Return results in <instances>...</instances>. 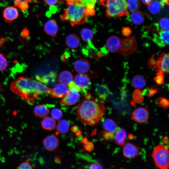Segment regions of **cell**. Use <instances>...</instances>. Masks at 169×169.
<instances>
[{"mask_svg":"<svg viewBox=\"0 0 169 169\" xmlns=\"http://www.w3.org/2000/svg\"><path fill=\"white\" fill-rule=\"evenodd\" d=\"M152 156L155 165L161 169H167L169 167V151L164 144L158 145L153 150Z\"/></svg>","mask_w":169,"mask_h":169,"instance_id":"5","label":"cell"},{"mask_svg":"<svg viewBox=\"0 0 169 169\" xmlns=\"http://www.w3.org/2000/svg\"><path fill=\"white\" fill-rule=\"evenodd\" d=\"M121 45L120 39L116 36H111L107 40L106 47L107 49L111 53H114L119 51Z\"/></svg>","mask_w":169,"mask_h":169,"instance_id":"14","label":"cell"},{"mask_svg":"<svg viewBox=\"0 0 169 169\" xmlns=\"http://www.w3.org/2000/svg\"><path fill=\"white\" fill-rule=\"evenodd\" d=\"M158 1L163 8L165 4L168 5L169 0H155Z\"/></svg>","mask_w":169,"mask_h":169,"instance_id":"48","label":"cell"},{"mask_svg":"<svg viewBox=\"0 0 169 169\" xmlns=\"http://www.w3.org/2000/svg\"><path fill=\"white\" fill-rule=\"evenodd\" d=\"M157 64V61L154 58V54H153L149 59L148 63L149 67L151 69L155 68Z\"/></svg>","mask_w":169,"mask_h":169,"instance_id":"40","label":"cell"},{"mask_svg":"<svg viewBox=\"0 0 169 169\" xmlns=\"http://www.w3.org/2000/svg\"><path fill=\"white\" fill-rule=\"evenodd\" d=\"M67 7L61 16L62 20L68 21L72 26L84 23L88 15L93 16L95 11L86 8L80 0H65Z\"/></svg>","mask_w":169,"mask_h":169,"instance_id":"3","label":"cell"},{"mask_svg":"<svg viewBox=\"0 0 169 169\" xmlns=\"http://www.w3.org/2000/svg\"><path fill=\"white\" fill-rule=\"evenodd\" d=\"M130 19L133 23L140 25L144 22L145 17L142 12L140 11H136L131 14Z\"/></svg>","mask_w":169,"mask_h":169,"instance_id":"25","label":"cell"},{"mask_svg":"<svg viewBox=\"0 0 169 169\" xmlns=\"http://www.w3.org/2000/svg\"><path fill=\"white\" fill-rule=\"evenodd\" d=\"M127 8L131 11H135L139 10L141 4L139 0H127Z\"/></svg>","mask_w":169,"mask_h":169,"instance_id":"31","label":"cell"},{"mask_svg":"<svg viewBox=\"0 0 169 169\" xmlns=\"http://www.w3.org/2000/svg\"><path fill=\"white\" fill-rule=\"evenodd\" d=\"M44 30L48 35L55 37L58 30V25L56 21L54 19L48 20L44 25Z\"/></svg>","mask_w":169,"mask_h":169,"instance_id":"18","label":"cell"},{"mask_svg":"<svg viewBox=\"0 0 169 169\" xmlns=\"http://www.w3.org/2000/svg\"><path fill=\"white\" fill-rule=\"evenodd\" d=\"M34 113L36 116L44 118L48 115L49 111L46 105H39L34 107Z\"/></svg>","mask_w":169,"mask_h":169,"instance_id":"26","label":"cell"},{"mask_svg":"<svg viewBox=\"0 0 169 169\" xmlns=\"http://www.w3.org/2000/svg\"><path fill=\"white\" fill-rule=\"evenodd\" d=\"M58 139L54 135H50L46 137L44 140L43 144L46 149L52 151L57 148L59 145Z\"/></svg>","mask_w":169,"mask_h":169,"instance_id":"17","label":"cell"},{"mask_svg":"<svg viewBox=\"0 0 169 169\" xmlns=\"http://www.w3.org/2000/svg\"><path fill=\"white\" fill-rule=\"evenodd\" d=\"M131 32V29L128 27H125L122 30V34L125 36H129Z\"/></svg>","mask_w":169,"mask_h":169,"instance_id":"44","label":"cell"},{"mask_svg":"<svg viewBox=\"0 0 169 169\" xmlns=\"http://www.w3.org/2000/svg\"><path fill=\"white\" fill-rule=\"evenodd\" d=\"M18 169H32V166L27 162H24L22 163L18 167Z\"/></svg>","mask_w":169,"mask_h":169,"instance_id":"45","label":"cell"},{"mask_svg":"<svg viewBox=\"0 0 169 169\" xmlns=\"http://www.w3.org/2000/svg\"><path fill=\"white\" fill-rule=\"evenodd\" d=\"M58 0H44V2L47 4L52 6L56 4Z\"/></svg>","mask_w":169,"mask_h":169,"instance_id":"47","label":"cell"},{"mask_svg":"<svg viewBox=\"0 0 169 169\" xmlns=\"http://www.w3.org/2000/svg\"><path fill=\"white\" fill-rule=\"evenodd\" d=\"M163 142L165 143H168V138L166 137H164L162 138Z\"/></svg>","mask_w":169,"mask_h":169,"instance_id":"52","label":"cell"},{"mask_svg":"<svg viewBox=\"0 0 169 169\" xmlns=\"http://www.w3.org/2000/svg\"><path fill=\"white\" fill-rule=\"evenodd\" d=\"M22 0H15L14 2L15 6H17L21 2Z\"/></svg>","mask_w":169,"mask_h":169,"instance_id":"53","label":"cell"},{"mask_svg":"<svg viewBox=\"0 0 169 169\" xmlns=\"http://www.w3.org/2000/svg\"><path fill=\"white\" fill-rule=\"evenodd\" d=\"M68 91L63 99L59 102L62 105H71L75 104L80 97L79 92L81 90L73 81L68 86Z\"/></svg>","mask_w":169,"mask_h":169,"instance_id":"6","label":"cell"},{"mask_svg":"<svg viewBox=\"0 0 169 169\" xmlns=\"http://www.w3.org/2000/svg\"><path fill=\"white\" fill-rule=\"evenodd\" d=\"M159 91V89L156 86H152L149 90L148 95L149 97H151L156 94Z\"/></svg>","mask_w":169,"mask_h":169,"instance_id":"41","label":"cell"},{"mask_svg":"<svg viewBox=\"0 0 169 169\" xmlns=\"http://www.w3.org/2000/svg\"><path fill=\"white\" fill-rule=\"evenodd\" d=\"M69 127V123L67 120H61L58 123L56 127L57 132L60 134H65L68 131Z\"/></svg>","mask_w":169,"mask_h":169,"instance_id":"28","label":"cell"},{"mask_svg":"<svg viewBox=\"0 0 169 169\" xmlns=\"http://www.w3.org/2000/svg\"><path fill=\"white\" fill-rule=\"evenodd\" d=\"M10 89L13 93L31 103L39 95H49L50 90V88L39 81L23 77H20L12 81Z\"/></svg>","mask_w":169,"mask_h":169,"instance_id":"1","label":"cell"},{"mask_svg":"<svg viewBox=\"0 0 169 169\" xmlns=\"http://www.w3.org/2000/svg\"><path fill=\"white\" fill-rule=\"evenodd\" d=\"M86 99L78 105L76 115L79 121L83 124L93 126L98 123L103 118L105 108L104 104L86 94Z\"/></svg>","mask_w":169,"mask_h":169,"instance_id":"2","label":"cell"},{"mask_svg":"<svg viewBox=\"0 0 169 169\" xmlns=\"http://www.w3.org/2000/svg\"><path fill=\"white\" fill-rule=\"evenodd\" d=\"M142 2L146 5H148L152 0H141Z\"/></svg>","mask_w":169,"mask_h":169,"instance_id":"51","label":"cell"},{"mask_svg":"<svg viewBox=\"0 0 169 169\" xmlns=\"http://www.w3.org/2000/svg\"><path fill=\"white\" fill-rule=\"evenodd\" d=\"M156 105L159 106L166 109L168 108L169 105L168 100L166 98L160 97H159L156 101Z\"/></svg>","mask_w":169,"mask_h":169,"instance_id":"35","label":"cell"},{"mask_svg":"<svg viewBox=\"0 0 169 169\" xmlns=\"http://www.w3.org/2000/svg\"><path fill=\"white\" fill-rule=\"evenodd\" d=\"M131 83L135 88L141 89L146 86V81L143 75L137 74L135 75L132 78Z\"/></svg>","mask_w":169,"mask_h":169,"instance_id":"24","label":"cell"},{"mask_svg":"<svg viewBox=\"0 0 169 169\" xmlns=\"http://www.w3.org/2000/svg\"><path fill=\"white\" fill-rule=\"evenodd\" d=\"M103 126L105 131L113 134L119 128L115 122L110 119H107L104 120Z\"/></svg>","mask_w":169,"mask_h":169,"instance_id":"23","label":"cell"},{"mask_svg":"<svg viewBox=\"0 0 169 169\" xmlns=\"http://www.w3.org/2000/svg\"><path fill=\"white\" fill-rule=\"evenodd\" d=\"M127 133L126 130L119 127L114 134V139L118 145L123 146L125 144Z\"/></svg>","mask_w":169,"mask_h":169,"instance_id":"20","label":"cell"},{"mask_svg":"<svg viewBox=\"0 0 169 169\" xmlns=\"http://www.w3.org/2000/svg\"><path fill=\"white\" fill-rule=\"evenodd\" d=\"M80 1L86 8L95 11L94 8L96 3V0H80Z\"/></svg>","mask_w":169,"mask_h":169,"instance_id":"34","label":"cell"},{"mask_svg":"<svg viewBox=\"0 0 169 169\" xmlns=\"http://www.w3.org/2000/svg\"><path fill=\"white\" fill-rule=\"evenodd\" d=\"M21 10L25 11L29 8L28 2L27 0L21 2L17 6Z\"/></svg>","mask_w":169,"mask_h":169,"instance_id":"39","label":"cell"},{"mask_svg":"<svg viewBox=\"0 0 169 169\" xmlns=\"http://www.w3.org/2000/svg\"><path fill=\"white\" fill-rule=\"evenodd\" d=\"M90 65L88 61L84 59L76 60L74 64V68L76 72L79 74L87 73L90 69Z\"/></svg>","mask_w":169,"mask_h":169,"instance_id":"16","label":"cell"},{"mask_svg":"<svg viewBox=\"0 0 169 169\" xmlns=\"http://www.w3.org/2000/svg\"><path fill=\"white\" fill-rule=\"evenodd\" d=\"M75 84L81 90L87 89L91 84L89 76L84 74H79L75 75L74 78Z\"/></svg>","mask_w":169,"mask_h":169,"instance_id":"12","label":"cell"},{"mask_svg":"<svg viewBox=\"0 0 169 169\" xmlns=\"http://www.w3.org/2000/svg\"><path fill=\"white\" fill-rule=\"evenodd\" d=\"M156 76L154 78L156 83L159 85L163 84L164 82V77L163 74H156Z\"/></svg>","mask_w":169,"mask_h":169,"instance_id":"38","label":"cell"},{"mask_svg":"<svg viewBox=\"0 0 169 169\" xmlns=\"http://www.w3.org/2000/svg\"><path fill=\"white\" fill-rule=\"evenodd\" d=\"M157 64L155 68L156 74H166L169 72V54L162 53L156 60Z\"/></svg>","mask_w":169,"mask_h":169,"instance_id":"8","label":"cell"},{"mask_svg":"<svg viewBox=\"0 0 169 169\" xmlns=\"http://www.w3.org/2000/svg\"><path fill=\"white\" fill-rule=\"evenodd\" d=\"M147 6L149 11L153 14L159 13L162 8L160 4L156 0L151 1Z\"/></svg>","mask_w":169,"mask_h":169,"instance_id":"29","label":"cell"},{"mask_svg":"<svg viewBox=\"0 0 169 169\" xmlns=\"http://www.w3.org/2000/svg\"><path fill=\"white\" fill-rule=\"evenodd\" d=\"M44 118L41 122L43 128L49 131L54 130L56 127L55 120L50 117H45Z\"/></svg>","mask_w":169,"mask_h":169,"instance_id":"27","label":"cell"},{"mask_svg":"<svg viewBox=\"0 0 169 169\" xmlns=\"http://www.w3.org/2000/svg\"><path fill=\"white\" fill-rule=\"evenodd\" d=\"M73 79L72 73L69 71L64 70L61 72L59 76L58 80L59 83L68 86Z\"/></svg>","mask_w":169,"mask_h":169,"instance_id":"22","label":"cell"},{"mask_svg":"<svg viewBox=\"0 0 169 169\" xmlns=\"http://www.w3.org/2000/svg\"><path fill=\"white\" fill-rule=\"evenodd\" d=\"M137 48V42L135 37L133 36L122 39L119 52L122 55L127 57L133 54Z\"/></svg>","mask_w":169,"mask_h":169,"instance_id":"7","label":"cell"},{"mask_svg":"<svg viewBox=\"0 0 169 169\" xmlns=\"http://www.w3.org/2000/svg\"><path fill=\"white\" fill-rule=\"evenodd\" d=\"M126 0H100L101 5L106 8V15L108 18L127 16Z\"/></svg>","mask_w":169,"mask_h":169,"instance_id":"4","label":"cell"},{"mask_svg":"<svg viewBox=\"0 0 169 169\" xmlns=\"http://www.w3.org/2000/svg\"><path fill=\"white\" fill-rule=\"evenodd\" d=\"M71 131L74 133H76L78 131V128L76 126H73L71 128Z\"/></svg>","mask_w":169,"mask_h":169,"instance_id":"50","label":"cell"},{"mask_svg":"<svg viewBox=\"0 0 169 169\" xmlns=\"http://www.w3.org/2000/svg\"><path fill=\"white\" fill-rule=\"evenodd\" d=\"M89 169H102V167L98 162H96L91 164L89 167Z\"/></svg>","mask_w":169,"mask_h":169,"instance_id":"46","label":"cell"},{"mask_svg":"<svg viewBox=\"0 0 169 169\" xmlns=\"http://www.w3.org/2000/svg\"><path fill=\"white\" fill-rule=\"evenodd\" d=\"M1 84H0V93L1 92Z\"/></svg>","mask_w":169,"mask_h":169,"instance_id":"55","label":"cell"},{"mask_svg":"<svg viewBox=\"0 0 169 169\" xmlns=\"http://www.w3.org/2000/svg\"><path fill=\"white\" fill-rule=\"evenodd\" d=\"M95 91L99 98L105 101L106 100L107 97L111 94L110 89L105 84H96L95 86Z\"/></svg>","mask_w":169,"mask_h":169,"instance_id":"19","label":"cell"},{"mask_svg":"<svg viewBox=\"0 0 169 169\" xmlns=\"http://www.w3.org/2000/svg\"><path fill=\"white\" fill-rule=\"evenodd\" d=\"M8 65L6 58L3 54L0 53V71L5 70Z\"/></svg>","mask_w":169,"mask_h":169,"instance_id":"37","label":"cell"},{"mask_svg":"<svg viewBox=\"0 0 169 169\" xmlns=\"http://www.w3.org/2000/svg\"><path fill=\"white\" fill-rule=\"evenodd\" d=\"M123 146V153L126 158H133L138 155L139 149L135 145L129 142L125 143Z\"/></svg>","mask_w":169,"mask_h":169,"instance_id":"13","label":"cell"},{"mask_svg":"<svg viewBox=\"0 0 169 169\" xmlns=\"http://www.w3.org/2000/svg\"><path fill=\"white\" fill-rule=\"evenodd\" d=\"M29 31L27 29H23L21 33L22 37L24 38L28 36L29 35Z\"/></svg>","mask_w":169,"mask_h":169,"instance_id":"49","label":"cell"},{"mask_svg":"<svg viewBox=\"0 0 169 169\" xmlns=\"http://www.w3.org/2000/svg\"><path fill=\"white\" fill-rule=\"evenodd\" d=\"M132 117L134 120L139 123L146 122L149 119V113L145 108L140 107L136 109L133 112Z\"/></svg>","mask_w":169,"mask_h":169,"instance_id":"10","label":"cell"},{"mask_svg":"<svg viewBox=\"0 0 169 169\" xmlns=\"http://www.w3.org/2000/svg\"><path fill=\"white\" fill-rule=\"evenodd\" d=\"M84 147L86 151H91L94 149V145L91 142H87L84 144Z\"/></svg>","mask_w":169,"mask_h":169,"instance_id":"42","label":"cell"},{"mask_svg":"<svg viewBox=\"0 0 169 169\" xmlns=\"http://www.w3.org/2000/svg\"><path fill=\"white\" fill-rule=\"evenodd\" d=\"M88 142V141L87 139L86 138H84L82 141V142L83 143L85 144L87 142Z\"/></svg>","mask_w":169,"mask_h":169,"instance_id":"54","label":"cell"},{"mask_svg":"<svg viewBox=\"0 0 169 169\" xmlns=\"http://www.w3.org/2000/svg\"><path fill=\"white\" fill-rule=\"evenodd\" d=\"M168 31L159 30L153 35V41L160 47H164L169 44Z\"/></svg>","mask_w":169,"mask_h":169,"instance_id":"9","label":"cell"},{"mask_svg":"<svg viewBox=\"0 0 169 169\" xmlns=\"http://www.w3.org/2000/svg\"><path fill=\"white\" fill-rule=\"evenodd\" d=\"M68 90V88L67 86L58 83L53 88H50L49 95L52 98H63L66 95Z\"/></svg>","mask_w":169,"mask_h":169,"instance_id":"11","label":"cell"},{"mask_svg":"<svg viewBox=\"0 0 169 169\" xmlns=\"http://www.w3.org/2000/svg\"><path fill=\"white\" fill-rule=\"evenodd\" d=\"M81 35L83 40L86 42L90 41L93 37V33L90 29L84 28L81 31Z\"/></svg>","mask_w":169,"mask_h":169,"instance_id":"30","label":"cell"},{"mask_svg":"<svg viewBox=\"0 0 169 169\" xmlns=\"http://www.w3.org/2000/svg\"><path fill=\"white\" fill-rule=\"evenodd\" d=\"M134 101L138 104L142 103L144 100V96L141 91L138 89L135 90L132 94Z\"/></svg>","mask_w":169,"mask_h":169,"instance_id":"32","label":"cell"},{"mask_svg":"<svg viewBox=\"0 0 169 169\" xmlns=\"http://www.w3.org/2000/svg\"><path fill=\"white\" fill-rule=\"evenodd\" d=\"M80 42L79 38L77 35L71 34L69 35L66 39L67 46L71 49H75L79 45Z\"/></svg>","mask_w":169,"mask_h":169,"instance_id":"21","label":"cell"},{"mask_svg":"<svg viewBox=\"0 0 169 169\" xmlns=\"http://www.w3.org/2000/svg\"><path fill=\"white\" fill-rule=\"evenodd\" d=\"M18 14V11L17 8L13 6H9L4 9L3 16L6 22L10 23L17 19Z\"/></svg>","mask_w":169,"mask_h":169,"instance_id":"15","label":"cell"},{"mask_svg":"<svg viewBox=\"0 0 169 169\" xmlns=\"http://www.w3.org/2000/svg\"><path fill=\"white\" fill-rule=\"evenodd\" d=\"M169 19L166 18H163L159 21L158 24H157L159 29L162 30L168 31Z\"/></svg>","mask_w":169,"mask_h":169,"instance_id":"33","label":"cell"},{"mask_svg":"<svg viewBox=\"0 0 169 169\" xmlns=\"http://www.w3.org/2000/svg\"><path fill=\"white\" fill-rule=\"evenodd\" d=\"M52 118L54 120H60L63 116V113L61 111L57 108L53 109L51 112Z\"/></svg>","mask_w":169,"mask_h":169,"instance_id":"36","label":"cell"},{"mask_svg":"<svg viewBox=\"0 0 169 169\" xmlns=\"http://www.w3.org/2000/svg\"><path fill=\"white\" fill-rule=\"evenodd\" d=\"M114 134L105 131L103 133V136L105 140H111L114 139Z\"/></svg>","mask_w":169,"mask_h":169,"instance_id":"43","label":"cell"}]
</instances>
